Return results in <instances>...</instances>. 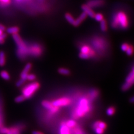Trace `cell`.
Wrapping results in <instances>:
<instances>
[{
    "label": "cell",
    "instance_id": "ac0fdd59",
    "mask_svg": "<svg viewBox=\"0 0 134 134\" xmlns=\"http://www.w3.org/2000/svg\"><path fill=\"white\" fill-rule=\"evenodd\" d=\"M58 72L60 74H63V75H69L70 74V71L68 69L63 68L59 69L58 70Z\"/></svg>",
    "mask_w": 134,
    "mask_h": 134
},
{
    "label": "cell",
    "instance_id": "9a60e30c",
    "mask_svg": "<svg viewBox=\"0 0 134 134\" xmlns=\"http://www.w3.org/2000/svg\"><path fill=\"white\" fill-rule=\"evenodd\" d=\"M0 76H1L2 78L5 80H6V81H8V80L10 79V76L9 74L5 71H2L1 73H0Z\"/></svg>",
    "mask_w": 134,
    "mask_h": 134
},
{
    "label": "cell",
    "instance_id": "d590c367",
    "mask_svg": "<svg viewBox=\"0 0 134 134\" xmlns=\"http://www.w3.org/2000/svg\"><path fill=\"white\" fill-rule=\"evenodd\" d=\"M25 81H24V80L22 79H20L19 81L17 82L16 83V86L17 87H20L21 86H22V85L24 84V83Z\"/></svg>",
    "mask_w": 134,
    "mask_h": 134
},
{
    "label": "cell",
    "instance_id": "cb8c5ba5",
    "mask_svg": "<svg viewBox=\"0 0 134 134\" xmlns=\"http://www.w3.org/2000/svg\"><path fill=\"white\" fill-rule=\"evenodd\" d=\"M115 112V109L113 107H110L107 110V114L109 116H112Z\"/></svg>",
    "mask_w": 134,
    "mask_h": 134
},
{
    "label": "cell",
    "instance_id": "484cf974",
    "mask_svg": "<svg viewBox=\"0 0 134 134\" xmlns=\"http://www.w3.org/2000/svg\"><path fill=\"white\" fill-rule=\"evenodd\" d=\"M98 95L97 91H95V90H93L91 92H90V96H91V98L92 99H94L96 98Z\"/></svg>",
    "mask_w": 134,
    "mask_h": 134
},
{
    "label": "cell",
    "instance_id": "4316f807",
    "mask_svg": "<svg viewBox=\"0 0 134 134\" xmlns=\"http://www.w3.org/2000/svg\"><path fill=\"white\" fill-rule=\"evenodd\" d=\"M9 128H8L4 127L0 128V133L1 134H6L9 132Z\"/></svg>",
    "mask_w": 134,
    "mask_h": 134
},
{
    "label": "cell",
    "instance_id": "8d00e7d4",
    "mask_svg": "<svg viewBox=\"0 0 134 134\" xmlns=\"http://www.w3.org/2000/svg\"><path fill=\"white\" fill-rule=\"evenodd\" d=\"M12 131V134H20L19 133V130L17 128H11Z\"/></svg>",
    "mask_w": 134,
    "mask_h": 134
},
{
    "label": "cell",
    "instance_id": "8992f818",
    "mask_svg": "<svg viewBox=\"0 0 134 134\" xmlns=\"http://www.w3.org/2000/svg\"><path fill=\"white\" fill-rule=\"evenodd\" d=\"M31 68V64L30 63H27L26 65H25L24 70L22 71V73H21V79H23L25 81L27 79L28 73H29Z\"/></svg>",
    "mask_w": 134,
    "mask_h": 134
},
{
    "label": "cell",
    "instance_id": "b9f144b4",
    "mask_svg": "<svg viewBox=\"0 0 134 134\" xmlns=\"http://www.w3.org/2000/svg\"><path fill=\"white\" fill-rule=\"evenodd\" d=\"M3 31H2V30H0V36H1V35H2V34H3Z\"/></svg>",
    "mask_w": 134,
    "mask_h": 134
},
{
    "label": "cell",
    "instance_id": "ee69618b",
    "mask_svg": "<svg viewBox=\"0 0 134 134\" xmlns=\"http://www.w3.org/2000/svg\"><path fill=\"white\" fill-rule=\"evenodd\" d=\"M16 1H18V2H21L22 0H16Z\"/></svg>",
    "mask_w": 134,
    "mask_h": 134
},
{
    "label": "cell",
    "instance_id": "d4e9b609",
    "mask_svg": "<svg viewBox=\"0 0 134 134\" xmlns=\"http://www.w3.org/2000/svg\"><path fill=\"white\" fill-rule=\"evenodd\" d=\"M89 51H90L89 48L87 46H84L83 47H82L81 49V53H82L89 54Z\"/></svg>",
    "mask_w": 134,
    "mask_h": 134
},
{
    "label": "cell",
    "instance_id": "5bb4252c",
    "mask_svg": "<svg viewBox=\"0 0 134 134\" xmlns=\"http://www.w3.org/2000/svg\"><path fill=\"white\" fill-rule=\"evenodd\" d=\"M5 54L3 51H0V66H2L5 64Z\"/></svg>",
    "mask_w": 134,
    "mask_h": 134
},
{
    "label": "cell",
    "instance_id": "7402d4cb",
    "mask_svg": "<svg viewBox=\"0 0 134 134\" xmlns=\"http://www.w3.org/2000/svg\"><path fill=\"white\" fill-rule=\"evenodd\" d=\"M25 99L26 98H25V97L23 96V95H21V96H17V97L15 98V101L16 102V103H20V102H21L22 101H24Z\"/></svg>",
    "mask_w": 134,
    "mask_h": 134
},
{
    "label": "cell",
    "instance_id": "52a82bcc",
    "mask_svg": "<svg viewBox=\"0 0 134 134\" xmlns=\"http://www.w3.org/2000/svg\"><path fill=\"white\" fill-rule=\"evenodd\" d=\"M82 9L83 10L84 12L86 13L87 15H88L89 17L92 18H94V12L93 11V10L91 9V7H89L87 5H83L82 6Z\"/></svg>",
    "mask_w": 134,
    "mask_h": 134
},
{
    "label": "cell",
    "instance_id": "3957f363",
    "mask_svg": "<svg viewBox=\"0 0 134 134\" xmlns=\"http://www.w3.org/2000/svg\"><path fill=\"white\" fill-rule=\"evenodd\" d=\"M40 87V85L37 82H34L26 86L22 90L23 96L25 98L28 99L31 97L34 93L37 91Z\"/></svg>",
    "mask_w": 134,
    "mask_h": 134
},
{
    "label": "cell",
    "instance_id": "7bdbcfd3",
    "mask_svg": "<svg viewBox=\"0 0 134 134\" xmlns=\"http://www.w3.org/2000/svg\"><path fill=\"white\" fill-rule=\"evenodd\" d=\"M133 100H134V98H133V97H132V98H131V100H130V101L132 103V102H133Z\"/></svg>",
    "mask_w": 134,
    "mask_h": 134
},
{
    "label": "cell",
    "instance_id": "9c48e42d",
    "mask_svg": "<svg viewBox=\"0 0 134 134\" xmlns=\"http://www.w3.org/2000/svg\"><path fill=\"white\" fill-rule=\"evenodd\" d=\"M104 4V1L103 0H92V1H89L88 3V6L91 7H98L102 5V4Z\"/></svg>",
    "mask_w": 134,
    "mask_h": 134
},
{
    "label": "cell",
    "instance_id": "7c38bea8",
    "mask_svg": "<svg viewBox=\"0 0 134 134\" xmlns=\"http://www.w3.org/2000/svg\"><path fill=\"white\" fill-rule=\"evenodd\" d=\"M42 105L44 107H45V109L47 110H50L54 107V106L53 105L52 103L48 101V100H44L42 102Z\"/></svg>",
    "mask_w": 134,
    "mask_h": 134
},
{
    "label": "cell",
    "instance_id": "4dcf8cb0",
    "mask_svg": "<svg viewBox=\"0 0 134 134\" xmlns=\"http://www.w3.org/2000/svg\"><path fill=\"white\" fill-rule=\"evenodd\" d=\"M79 57L82 58V59H88L89 57V54H85V53H82L79 54Z\"/></svg>",
    "mask_w": 134,
    "mask_h": 134
},
{
    "label": "cell",
    "instance_id": "2e32d148",
    "mask_svg": "<svg viewBox=\"0 0 134 134\" xmlns=\"http://www.w3.org/2000/svg\"><path fill=\"white\" fill-rule=\"evenodd\" d=\"M65 17L66 20L69 23H70V24L73 25L74 21H75V20H74V17L73 16H72L71 14H66L65 15Z\"/></svg>",
    "mask_w": 134,
    "mask_h": 134
},
{
    "label": "cell",
    "instance_id": "1f68e13d",
    "mask_svg": "<svg viewBox=\"0 0 134 134\" xmlns=\"http://www.w3.org/2000/svg\"><path fill=\"white\" fill-rule=\"evenodd\" d=\"M94 130H95V132H96L97 134H103L104 132V130H103L102 128H100L99 127L95 128Z\"/></svg>",
    "mask_w": 134,
    "mask_h": 134
},
{
    "label": "cell",
    "instance_id": "6da1fadb",
    "mask_svg": "<svg viewBox=\"0 0 134 134\" xmlns=\"http://www.w3.org/2000/svg\"><path fill=\"white\" fill-rule=\"evenodd\" d=\"M90 110V106L88 100L87 98H82L78 104V106L73 115L74 117L78 118L83 117Z\"/></svg>",
    "mask_w": 134,
    "mask_h": 134
},
{
    "label": "cell",
    "instance_id": "d6986e66",
    "mask_svg": "<svg viewBox=\"0 0 134 134\" xmlns=\"http://www.w3.org/2000/svg\"><path fill=\"white\" fill-rule=\"evenodd\" d=\"M65 124L69 128H71L74 127V126L77 125V123L74 120H69L68 122L65 123Z\"/></svg>",
    "mask_w": 134,
    "mask_h": 134
},
{
    "label": "cell",
    "instance_id": "44dd1931",
    "mask_svg": "<svg viewBox=\"0 0 134 134\" xmlns=\"http://www.w3.org/2000/svg\"><path fill=\"white\" fill-rule=\"evenodd\" d=\"M11 0H0V5L2 7L8 6L10 4Z\"/></svg>",
    "mask_w": 134,
    "mask_h": 134
},
{
    "label": "cell",
    "instance_id": "277c9868",
    "mask_svg": "<svg viewBox=\"0 0 134 134\" xmlns=\"http://www.w3.org/2000/svg\"><path fill=\"white\" fill-rule=\"evenodd\" d=\"M13 39H14L15 43L19 48L18 54L20 56H23L27 53V47L24 42L22 40L21 38L17 34L13 35Z\"/></svg>",
    "mask_w": 134,
    "mask_h": 134
},
{
    "label": "cell",
    "instance_id": "ba28073f",
    "mask_svg": "<svg viewBox=\"0 0 134 134\" xmlns=\"http://www.w3.org/2000/svg\"><path fill=\"white\" fill-rule=\"evenodd\" d=\"M87 16V14L85 12H83L82 14L80 15V16L78 17V19L77 20H75V21H74L73 25L74 26H78L80 24H81V22L84 21V20L86 19V17Z\"/></svg>",
    "mask_w": 134,
    "mask_h": 134
},
{
    "label": "cell",
    "instance_id": "f546056e",
    "mask_svg": "<svg viewBox=\"0 0 134 134\" xmlns=\"http://www.w3.org/2000/svg\"><path fill=\"white\" fill-rule=\"evenodd\" d=\"M98 127L102 128L103 130H105L106 128L107 127V125L106 123L104 122H101V121H99L98 122Z\"/></svg>",
    "mask_w": 134,
    "mask_h": 134
},
{
    "label": "cell",
    "instance_id": "ffe728a7",
    "mask_svg": "<svg viewBox=\"0 0 134 134\" xmlns=\"http://www.w3.org/2000/svg\"><path fill=\"white\" fill-rule=\"evenodd\" d=\"M132 86V84H131L129 83H127V82H125V83L123 84V86L122 87V89L123 91H126L129 89L130 87Z\"/></svg>",
    "mask_w": 134,
    "mask_h": 134
},
{
    "label": "cell",
    "instance_id": "836d02e7",
    "mask_svg": "<svg viewBox=\"0 0 134 134\" xmlns=\"http://www.w3.org/2000/svg\"><path fill=\"white\" fill-rule=\"evenodd\" d=\"M128 46H129V45H128L126 43H123L121 45V50L123 51H126V50L127 49V48H128Z\"/></svg>",
    "mask_w": 134,
    "mask_h": 134
},
{
    "label": "cell",
    "instance_id": "7a4b0ae2",
    "mask_svg": "<svg viewBox=\"0 0 134 134\" xmlns=\"http://www.w3.org/2000/svg\"><path fill=\"white\" fill-rule=\"evenodd\" d=\"M112 26L117 27L120 26L121 27L125 29L128 25L127 18L125 14L122 12H120L115 15L113 18Z\"/></svg>",
    "mask_w": 134,
    "mask_h": 134
},
{
    "label": "cell",
    "instance_id": "60d3db41",
    "mask_svg": "<svg viewBox=\"0 0 134 134\" xmlns=\"http://www.w3.org/2000/svg\"><path fill=\"white\" fill-rule=\"evenodd\" d=\"M32 134H44L43 133L39 132V131H34L32 132Z\"/></svg>",
    "mask_w": 134,
    "mask_h": 134
},
{
    "label": "cell",
    "instance_id": "74e56055",
    "mask_svg": "<svg viewBox=\"0 0 134 134\" xmlns=\"http://www.w3.org/2000/svg\"><path fill=\"white\" fill-rule=\"evenodd\" d=\"M98 122L99 121H96V122H95L94 123L93 126V127L94 129H95V128H96L98 127Z\"/></svg>",
    "mask_w": 134,
    "mask_h": 134
},
{
    "label": "cell",
    "instance_id": "5b68a950",
    "mask_svg": "<svg viewBox=\"0 0 134 134\" xmlns=\"http://www.w3.org/2000/svg\"><path fill=\"white\" fill-rule=\"evenodd\" d=\"M71 100L68 98H62L54 100L52 104L55 107H60L68 106L71 104Z\"/></svg>",
    "mask_w": 134,
    "mask_h": 134
},
{
    "label": "cell",
    "instance_id": "8fae6325",
    "mask_svg": "<svg viewBox=\"0 0 134 134\" xmlns=\"http://www.w3.org/2000/svg\"><path fill=\"white\" fill-rule=\"evenodd\" d=\"M133 81H134V72H133V68H132V71H131L130 73L128 74L127 77H126V82L133 84Z\"/></svg>",
    "mask_w": 134,
    "mask_h": 134
},
{
    "label": "cell",
    "instance_id": "f1b7e54d",
    "mask_svg": "<svg viewBox=\"0 0 134 134\" xmlns=\"http://www.w3.org/2000/svg\"><path fill=\"white\" fill-rule=\"evenodd\" d=\"M36 79V76L34 74H28L27 76V79L29 80L30 81H33Z\"/></svg>",
    "mask_w": 134,
    "mask_h": 134
},
{
    "label": "cell",
    "instance_id": "e575fe53",
    "mask_svg": "<svg viewBox=\"0 0 134 134\" xmlns=\"http://www.w3.org/2000/svg\"><path fill=\"white\" fill-rule=\"evenodd\" d=\"M58 110H59V107L54 106L52 109L50 110V112L51 113H55L56 112H57L58 111Z\"/></svg>",
    "mask_w": 134,
    "mask_h": 134
},
{
    "label": "cell",
    "instance_id": "f35d334b",
    "mask_svg": "<svg viewBox=\"0 0 134 134\" xmlns=\"http://www.w3.org/2000/svg\"><path fill=\"white\" fill-rule=\"evenodd\" d=\"M74 134H83V133H82V132L81 130L78 129V130L75 131V132H74Z\"/></svg>",
    "mask_w": 134,
    "mask_h": 134
},
{
    "label": "cell",
    "instance_id": "ab89813d",
    "mask_svg": "<svg viewBox=\"0 0 134 134\" xmlns=\"http://www.w3.org/2000/svg\"><path fill=\"white\" fill-rule=\"evenodd\" d=\"M5 29H6V27H5V26L0 24V30H1L2 31H5Z\"/></svg>",
    "mask_w": 134,
    "mask_h": 134
},
{
    "label": "cell",
    "instance_id": "83f0119b",
    "mask_svg": "<svg viewBox=\"0 0 134 134\" xmlns=\"http://www.w3.org/2000/svg\"><path fill=\"white\" fill-rule=\"evenodd\" d=\"M126 51V53H127V54L128 56L131 55L132 54V53H133V48L132 47V46H129Z\"/></svg>",
    "mask_w": 134,
    "mask_h": 134
},
{
    "label": "cell",
    "instance_id": "e0dca14e",
    "mask_svg": "<svg viewBox=\"0 0 134 134\" xmlns=\"http://www.w3.org/2000/svg\"><path fill=\"white\" fill-rule=\"evenodd\" d=\"M100 29H101V30L103 31H106L107 29L106 22L105 20H102L101 21H100Z\"/></svg>",
    "mask_w": 134,
    "mask_h": 134
},
{
    "label": "cell",
    "instance_id": "d6a6232c",
    "mask_svg": "<svg viewBox=\"0 0 134 134\" xmlns=\"http://www.w3.org/2000/svg\"><path fill=\"white\" fill-rule=\"evenodd\" d=\"M7 35L6 34H3L0 36V44H2L4 43L5 38H6Z\"/></svg>",
    "mask_w": 134,
    "mask_h": 134
},
{
    "label": "cell",
    "instance_id": "4fadbf2b",
    "mask_svg": "<svg viewBox=\"0 0 134 134\" xmlns=\"http://www.w3.org/2000/svg\"><path fill=\"white\" fill-rule=\"evenodd\" d=\"M19 28L16 26L9 27L6 30V31L7 32V33L12 35L15 34H17V32H19Z\"/></svg>",
    "mask_w": 134,
    "mask_h": 134
},
{
    "label": "cell",
    "instance_id": "603a6c76",
    "mask_svg": "<svg viewBox=\"0 0 134 134\" xmlns=\"http://www.w3.org/2000/svg\"><path fill=\"white\" fill-rule=\"evenodd\" d=\"M94 18L95 19V20H96L97 21H101L102 20H104V17H103L102 15L100 14H97L94 15Z\"/></svg>",
    "mask_w": 134,
    "mask_h": 134
},
{
    "label": "cell",
    "instance_id": "30bf717a",
    "mask_svg": "<svg viewBox=\"0 0 134 134\" xmlns=\"http://www.w3.org/2000/svg\"><path fill=\"white\" fill-rule=\"evenodd\" d=\"M60 134H71L69 128L66 125L65 123H63V125L61 126Z\"/></svg>",
    "mask_w": 134,
    "mask_h": 134
}]
</instances>
